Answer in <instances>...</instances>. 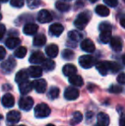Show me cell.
Masks as SVG:
<instances>
[{"instance_id": "6da1fadb", "label": "cell", "mask_w": 125, "mask_h": 126, "mask_svg": "<svg viewBox=\"0 0 125 126\" xmlns=\"http://www.w3.org/2000/svg\"><path fill=\"white\" fill-rule=\"evenodd\" d=\"M90 13L89 11H84L80 13L78 16H77L76 19L74 22V24L76 27L78 29H84L86 28V26L87 25V23L89 22V20H90Z\"/></svg>"}, {"instance_id": "7a4b0ae2", "label": "cell", "mask_w": 125, "mask_h": 126, "mask_svg": "<svg viewBox=\"0 0 125 126\" xmlns=\"http://www.w3.org/2000/svg\"><path fill=\"white\" fill-rule=\"evenodd\" d=\"M51 109L45 103H41L35 106L34 109V116L37 118H46L50 115Z\"/></svg>"}, {"instance_id": "3957f363", "label": "cell", "mask_w": 125, "mask_h": 126, "mask_svg": "<svg viewBox=\"0 0 125 126\" xmlns=\"http://www.w3.org/2000/svg\"><path fill=\"white\" fill-rule=\"evenodd\" d=\"M79 63L84 69H90L96 63V59L91 55H83L79 58Z\"/></svg>"}, {"instance_id": "277c9868", "label": "cell", "mask_w": 125, "mask_h": 126, "mask_svg": "<svg viewBox=\"0 0 125 126\" xmlns=\"http://www.w3.org/2000/svg\"><path fill=\"white\" fill-rule=\"evenodd\" d=\"M33 84V88H34L35 91L39 94H43L45 92L47 88V83L45 80L44 79H37L32 82Z\"/></svg>"}, {"instance_id": "5b68a950", "label": "cell", "mask_w": 125, "mask_h": 126, "mask_svg": "<svg viewBox=\"0 0 125 126\" xmlns=\"http://www.w3.org/2000/svg\"><path fill=\"white\" fill-rule=\"evenodd\" d=\"M79 90L73 87H69L64 91V98L68 100H75L79 97Z\"/></svg>"}, {"instance_id": "8992f818", "label": "cell", "mask_w": 125, "mask_h": 126, "mask_svg": "<svg viewBox=\"0 0 125 126\" xmlns=\"http://www.w3.org/2000/svg\"><path fill=\"white\" fill-rule=\"evenodd\" d=\"M37 20L40 22V23H48V22H52V16L48 10H42L38 13L37 16Z\"/></svg>"}, {"instance_id": "52a82bcc", "label": "cell", "mask_w": 125, "mask_h": 126, "mask_svg": "<svg viewBox=\"0 0 125 126\" xmlns=\"http://www.w3.org/2000/svg\"><path fill=\"white\" fill-rule=\"evenodd\" d=\"M15 64H16V63H15V59L12 57H10L6 61L1 63V68L5 73H10L15 67Z\"/></svg>"}, {"instance_id": "ba28073f", "label": "cell", "mask_w": 125, "mask_h": 126, "mask_svg": "<svg viewBox=\"0 0 125 126\" xmlns=\"http://www.w3.org/2000/svg\"><path fill=\"white\" fill-rule=\"evenodd\" d=\"M33 106V100L31 97H22L19 100V106L23 111H29Z\"/></svg>"}, {"instance_id": "9c48e42d", "label": "cell", "mask_w": 125, "mask_h": 126, "mask_svg": "<svg viewBox=\"0 0 125 126\" xmlns=\"http://www.w3.org/2000/svg\"><path fill=\"white\" fill-rule=\"evenodd\" d=\"M45 60L44 54L40 51H34L32 53V55L29 58V62L31 63H34V64H38V63H43V62Z\"/></svg>"}, {"instance_id": "30bf717a", "label": "cell", "mask_w": 125, "mask_h": 126, "mask_svg": "<svg viewBox=\"0 0 125 126\" xmlns=\"http://www.w3.org/2000/svg\"><path fill=\"white\" fill-rule=\"evenodd\" d=\"M81 47L84 51L88 53L94 52L95 50V46L94 43L90 40V39H85L82 41L81 43Z\"/></svg>"}, {"instance_id": "8fae6325", "label": "cell", "mask_w": 125, "mask_h": 126, "mask_svg": "<svg viewBox=\"0 0 125 126\" xmlns=\"http://www.w3.org/2000/svg\"><path fill=\"white\" fill-rule=\"evenodd\" d=\"M96 68L102 76H106L110 71V62H98L96 64Z\"/></svg>"}, {"instance_id": "7c38bea8", "label": "cell", "mask_w": 125, "mask_h": 126, "mask_svg": "<svg viewBox=\"0 0 125 126\" xmlns=\"http://www.w3.org/2000/svg\"><path fill=\"white\" fill-rule=\"evenodd\" d=\"M110 124V118L106 113L100 112L97 118V125L95 126H108Z\"/></svg>"}, {"instance_id": "4fadbf2b", "label": "cell", "mask_w": 125, "mask_h": 126, "mask_svg": "<svg viewBox=\"0 0 125 126\" xmlns=\"http://www.w3.org/2000/svg\"><path fill=\"white\" fill-rule=\"evenodd\" d=\"M63 30H64V28L60 23L52 24V25L50 26V28H49L51 34L53 35V36H59V35H61V33L63 32Z\"/></svg>"}, {"instance_id": "5bb4252c", "label": "cell", "mask_w": 125, "mask_h": 126, "mask_svg": "<svg viewBox=\"0 0 125 126\" xmlns=\"http://www.w3.org/2000/svg\"><path fill=\"white\" fill-rule=\"evenodd\" d=\"M111 47L115 51H120L123 49V42L119 37H112L111 40Z\"/></svg>"}, {"instance_id": "9a60e30c", "label": "cell", "mask_w": 125, "mask_h": 126, "mask_svg": "<svg viewBox=\"0 0 125 126\" xmlns=\"http://www.w3.org/2000/svg\"><path fill=\"white\" fill-rule=\"evenodd\" d=\"M45 53L50 58H56L58 54V47L55 44H51V45L47 46L45 47Z\"/></svg>"}, {"instance_id": "2e32d148", "label": "cell", "mask_w": 125, "mask_h": 126, "mask_svg": "<svg viewBox=\"0 0 125 126\" xmlns=\"http://www.w3.org/2000/svg\"><path fill=\"white\" fill-rule=\"evenodd\" d=\"M39 29L38 25L34 23H27L23 28V33L26 35H33L37 33Z\"/></svg>"}, {"instance_id": "e0dca14e", "label": "cell", "mask_w": 125, "mask_h": 126, "mask_svg": "<svg viewBox=\"0 0 125 126\" xmlns=\"http://www.w3.org/2000/svg\"><path fill=\"white\" fill-rule=\"evenodd\" d=\"M28 72L29 76L33 78H38L42 76V68L37 65H33L29 67Z\"/></svg>"}, {"instance_id": "ac0fdd59", "label": "cell", "mask_w": 125, "mask_h": 126, "mask_svg": "<svg viewBox=\"0 0 125 126\" xmlns=\"http://www.w3.org/2000/svg\"><path fill=\"white\" fill-rule=\"evenodd\" d=\"M21 44V40L17 37H10L5 41V46L9 49H15Z\"/></svg>"}, {"instance_id": "d6986e66", "label": "cell", "mask_w": 125, "mask_h": 126, "mask_svg": "<svg viewBox=\"0 0 125 126\" xmlns=\"http://www.w3.org/2000/svg\"><path fill=\"white\" fill-rule=\"evenodd\" d=\"M2 104L4 107H12L15 105V99L14 96L10 94H6L2 98Z\"/></svg>"}, {"instance_id": "ffe728a7", "label": "cell", "mask_w": 125, "mask_h": 126, "mask_svg": "<svg viewBox=\"0 0 125 126\" xmlns=\"http://www.w3.org/2000/svg\"><path fill=\"white\" fill-rule=\"evenodd\" d=\"M21 119V114L17 111H10L7 114V120L11 124H15Z\"/></svg>"}, {"instance_id": "44dd1931", "label": "cell", "mask_w": 125, "mask_h": 126, "mask_svg": "<svg viewBox=\"0 0 125 126\" xmlns=\"http://www.w3.org/2000/svg\"><path fill=\"white\" fill-rule=\"evenodd\" d=\"M76 71H77L76 67L73 64H70V63L65 64L63 68V73L64 74V76H69V77H70V76L74 75H76Z\"/></svg>"}, {"instance_id": "7402d4cb", "label": "cell", "mask_w": 125, "mask_h": 126, "mask_svg": "<svg viewBox=\"0 0 125 126\" xmlns=\"http://www.w3.org/2000/svg\"><path fill=\"white\" fill-rule=\"evenodd\" d=\"M32 89H33V84L28 81H24V82H22L19 84V90H20L21 94L23 95L28 94Z\"/></svg>"}, {"instance_id": "603a6c76", "label": "cell", "mask_w": 125, "mask_h": 126, "mask_svg": "<svg viewBox=\"0 0 125 126\" xmlns=\"http://www.w3.org/2000/svg\"><path fill=\"white\" fill-rule=\"evenodd\" d=\"M28 70H22L20 71H18L15 75V81L17 83H22L24 82V81H27L28 79Z\"/></svg>"}, {"instance_id": "cb8c5ba5", "label": "cell", "mask_w": 125, "mask_h": 126, "mask_svg": "<svg viewBox=\"0 0 125 126\" xmlns=\"http://www.w3.org/2000/svg\"><path fill=\"white\" fill-rule=\"evenodd\" d=\"M95 12H96L97 15H98L99 16L102 17H106L110 15V10L107 8L105 5H97V7L95 8Z\"/></svg>"}, {"instance_id": "d4e9b609", "label": "cell", "mask_w": 125, "mask_h": 126, "mask_svg": "<svg viewBox=\"0 0 125 126\" xmlns=\"http://www.w3.org/2000/svg\"><path fill=\"white\" fill-rule=\"evenodd\" d=\"M46 42V38L44 34L42 33H39V34L35 35L34 39H33V44L35 47H42L44 46Z\"/></svg>"}, {"instance_id": "484cf974", "label": "cell", "mask_w": 125, "mask_h": 126, "mask_svg": "<svg viewBox=\"0 0 125 126\" xmlns=\"http://www.w3.org/2000/svg\"><path fill=\"white\" fill-rule=\"evenodd\" d=\"M69 81L70 84H72L73 86L75 87H81L83 84V80H82V76L79 75H74L70 76L69 78Z\"/></svg>"}, {"instance_id": "4316f807", "label": "cell", "mask_w": 125, "mask_h": 126, "mask_svg": "<svg viewBox=\"0 0 125 126\" xmlns=\"http://www.w3.org/2000/svg\"><path fill=\"white\" fill-rule=\"evenodd\" d=\"M111 31H102L99 34L100 41L104 44H107L111 40Z\"/></svg>"}, {"instance_id": "83f0119b", "label": "cell", "mask_w": 125, "mask_h": 126, "mask_svg": "<svg viewBox=\"0 0 125 126\" xmlns=\"http://www.w3.org/2000/svg\"><path fill=\"white\" fill-rule=\"evenodd\" d=\"M55 62L52 59H45L42 63V68L46 71H52L55 69Z\"/></svg>"}, {"instance_id": "f1b7e54d", "label": "cell", "mask_w": 125, "mask_h": 126, "mask_svg": "<svg viewBox=\"0 0 125 126\" xmlns=\"http://www.w3.org/2000/svg\"><path fill=\"white\" fill-rule=\"evenodd\" d=\"M68 36L70 40H73V41H75V42L80 41V40L82 39V37H83L82 33H81L80 32L76 31V30H72V31H69L68 33Z\"/></svg>"}, {"instance_id": "f546056e", "label": "cell", "mask_w": 125, "mask_h": 126, "mask_svg": "<svg viewBox=\"0 0 125 126\" xmlns=\"http://www.w3.org/2000/svg\"><path fill=\"white\" fill-rule=\"evenodd\" d=\"M82 118H83V117H82V113L80 111H75V112H74L73 116H72V118L70 120V124H71V125L75 126L78 125L79 123H81Z\"/></svg>"}, {"instance_id": "4dcf8cb0", "label": "cell", "mask_w": 125, "mask_h": 126, "mask_svg": "<svg viewBox=\"0 0 125 126\" xmlns=\"http://www.w3.org/2000/svg\"><path fill=\"white\" fill-rule=\"evenodd\" d=\"M55 6L57 8V10H58L59 11H62V12H66L70 10V5L63 1H57L56 3Z\"/></svg>"}, {"instance_id": "1f68e13d", "label": "cell", "mask_w": 125, "mask_h": 126, "mask_svg": "<svg viewBox=\"0 0 125 126\" xmlns=\"http://www.w3.org/2000/svg\"><path fill=\"white\" fill-rule=\"evenodd\" d=\"M27 54V48L24 47H20L15 51V57L18 58H23Z\"/></svg>"}, {"instance_id": "d6a6232c", "label": "cell", "mask_w": 125, "mask_h": 126, "mask_svg": "<svg viewBox=\"0 0 125 126\" xmlns=\"http://www.w3.org/2000/svg\"><path fill=\"white\" fill-rule=\"evenodd\" d=\"M59 95V88H56V87H52V88H50L48 92V97H50L52 100H54V99L57 98Z\"/></svg>"}, {"instance_id": "836d02e7", "label": "cell", "mask_w": 125, "mask_h": 126, "mask_svg": "<svg viewBox=\"0 0 125 126\" xmlns=\"http://www.w3.org/2000/svg\"><path fill=\"white\" fill-rule=\"evenodd\" d=\"M27 3L28 8H30L31 10H34L41 4V0H27Z\"/></svg>"}, {"instance_id": "e575fe53", "label": "cell", "mask_w": 125, "mask_h": 126, "mask_svg": "<svg viewBox=\"0 0 125 126\" xmlns=\"http://www.w3.org/2000/svg\"><path fill=\"white\" fill-rule=\"evenodd\" d=\"M62 56L64 59L71 60V59H73L74 57H75V53H74L73 51L69 50V49H65V50L63 51Z\"/></svg>"}, {"instance_id": "d590c367", "label": "cell", "mask_w": 125, "mask_h": 126, "mask_svg": "<svg viewBox=\"0 0 125 126\" xmlns=\"http://www.w3.org/2000/svg\"><path fill=\"white\" fill-rule=\"evenodd\" d=\"M100 31H111V23L107 22H101L99 24V27H98Z\"/></svg>"}, {"instance_id": "8d00e7d4", "label": "cell", "mask_w": 125, "mask_h": 126, "mask_svg": "<svg viewBox=\"0 0 125 126\" xmlns=\"http://www.w3.org/2000/svg\"><path fill=\"white\" fill-rule=\"evenodd\" d=\"M10 4L15 8H22L24 5V0H10Z\"/></svg>"}, {"instance_id": "74e56055", "label": "cell", "mask_w": 125, "mask_h": 126, "mask_svg": "<svg viewBox=\"0 0 125 126\" xmlns=\"http://www.w3.org/2000/svg\"><path fill=\"white\" fill-rule=\"evenodd\" d=\"M120 69H121V66L118 63H115V62H110V71L115 73V72L118 71Z\"/></svg>"}, {"instance_id": "f35d334b", "label": "cell", "mask_w": 125, "mask_h": 126, "mask_svg": "<svg viewBox=\"0 0 125 126\" xmlns=\"http://www.w3.org/2000/svg\"><path fill=\"white\" fill-rule=\"evenodd\" d=\"M104 3L108 5L109 7L114 8L118 4V0H104Z\"/></svg>"}, {"instance_id": "ab89813d", "label": "cell", "mask_w": 125, "mask_h": 126, "mask_svg": "<svg viewBox=\"0 0 125 126\" xmlns=\"http://www.w3.org/2000/svg\"><path fill=\"white\" fill-rule=\"evenodd\" d=\"M123 90V88H121L120 86H117V85H113V86L111 87L110 88V92H111V93H121Z\"/></svg>"}, {"instance_id": "60d3db41", "label": "cell", "mask_w": 125, "mask_h": 126, "mask_svg": "<svg viewBox=\"0 0 125 126\" xmlns=\"http://www.w3.org/2000/svg\"><path fill=\"white\" fill-rule=\"evenodd\" d=\"M117 82L120 84H125V73H121L117 76Z\"/></svg>"}, {"instance_id": "b9f144b4", "label": "cell", "mask_w": 125, "mask_h": 126, "mask_svg": "<svg viewBox=\"0 0 125 126\" xmlns=\"http://www.w3.org/2000/svg\"><path fill=\"white\" fill-rule=\"evenodd\" d=\"M5 56H6V51H5L4 47L0 46V61L3 60L5 58Z\"/></svg>"}, {"instance_id": "7bdbcfd3", "label": "cell", "mask_w": 125, "mask_h": 126, "mask_svg": "<svg viewBox=\"0 0 125 126\" xmlns=\"http://www.w3.org/2000/svg\"><path fill=\"white\" fill-rule=\"evenodd\" d=\"M5 31H6V28H5V26L3 24H0V40L3 39V35L5 33Z\"/></svg>"}, {"instance_id": "ee69618b", "label": "cell", "mask_w": 125, "mask_h": 126, "mask_svg": "<svg viewBox=\"0 0 125 126\" xmlns=\"http://www.w3.org/2000/svg\"><path fill=\"white\" fill-rule=\"evenodd\" d=\"M120 126H125V115L122 116V118H120V122H119Z\"/></svg>"}, {"instance_id": "f6af8a7d", "label": "cell", "mask_w": 125, "mask_h": 126, "mask_svg": "<svg viewBox=\"0 0 125 126\" xmlns=\"http://www.w3.org/2000/svg\"><path fill=\"white\" fill-rule=\"evenodd\" d=\"M120 24L124 28H125V18H122L120 20Z\"/></svg>"}, {"instance_id": "bcb514c9", "label": "cell", "mask_w": 125, "mask_h": 126, "mask_svg": "<svg viewBox=\"0 0 125 126\" xmlns=\"http://www.w3.org/2000/svg\"><path fill=\"white\" fill-rule=\"evenodd\" d=\"M123 63H124V64H125V54L124 55V56H123Z\"/></svg>"}, {"instance_id": "7dc6e473", "label": "cell", "mask_w": 125, "mask_h": 126, "mask_svg": "<svg viewBox=\"0 0 125 126\" xmlns=\"http://www.w3.org/2000/svg\"><path fill=\"white\" fill-rule=\"evenodd\" d=\"M0 2L1 3H6V2H8V0H0Z\"/></svg>"}, {"instance_id": "c3c4849f", "label": "cell", "mask_w": 125, "mask_h": 126, "mask_svg": "<svg viewBox=\"0 0 125 126\" xmlns=\"http://www.w3.org/2000/svg\"><path fill=\"white\" fill-rule=\"evenodd\" d=\"M46 126H55V125H52V124H50V125H47Z\"/></svg>"}, {"instance_id": "681fc988", "label": "cell", "mask_w": 125, "mask_h": 126, "mask_svg": "<svg viewBox=\"0 0 125 126\" xmlns=\"http://www.w3.org/2000/svg\"><path fill=\"white\" fill-rule=\"evenodd\" d=\"M1 19H2V15L0 14V20H1Z\"/></svg>"}, {"instance_id": "f907efd6", "label": "cell", "mask_w": 125, "mask_h": 126, "mask_svg": "<svg viewBox=\"0 0 125 126\" xmlns=\"http://www.w3.org/2000/svg\"><path fill=\"white\" fill-rule=\"evenodd\" d=\"M91 1H92V2H95L96 0H91Z\"/></svg>"}, {"instance_id": "816d5d0a", "label": "cell", "mask_w": 125, "mask_h": 126, "mask_svg": "<svg viewBox=\"0 0 125 126\" xmlns=\"http://www.w3.org/2000/svg\"><path fill=\"white\" fill-rule=\"evenodd\" d=\"M2 119V116H0V120H1Z\"/></svg>"}, {"instance_id": "f5cc1de1", "label": "cell", "mask_w": 125, "mask_h": 126, "mask_svg": "<svg viewBox=\"0 0 125 126\" xmlns=\"http://www.w3.org/2000/svg\"><path fill=\"white\" fill-rule=\"evenodd\" d=\"M66 1H70V0H66Z\"/></svg>"}, {"instance_id": "db71d44e", "label": "cell", "mask_w": 125, "mask_h": 126, "mask_svg": "<svg viewBox=\"0 0 125 126\" xmlns=\"http://www.w3.org/2000/svg\"><path fill=\"white\" fill-rule=\"evenodd\" d=\"M124 2H125V0H124Z\"/></svg>"}]
</instances>
